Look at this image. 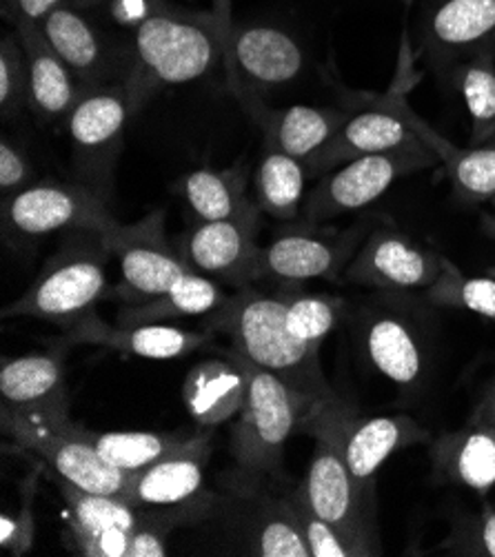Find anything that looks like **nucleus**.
<instances>
[{"instance_id":"obj_17","label":"nucleus","mask_w":495,"mask_h":557,"mask_svg":"<svg viewBox=\"0 0 495 557\" xmlns=\"http://www.w3.org/2000/svg\"><path fill=\"white\" fill-rule=\"evenodd\" d=\"M230 83L256 94L281 91L300 81L307 55L300 42L285 29L249 23L230 29L227 38Z\"/></svg>"},{"instance_id":"obj_31","label":"nucleus","mask_w":495,"mask_h":557,"mask_svg":"<svg viewBox=\"0 0 495 557\" xmlns=\"http://www.w3.org/2000/svg\"><path fill=\"white\" fill-rule=\"evenodd\" d=\"M251 511L245 516L243 542L247 555L258 557H311L285 495L271 497L262 491L249 493Z\"/></svg>"},{"instance_id":"obj_29","label":"nucleus","mask_w":495,"mask_h":557,"mask_svg":"<svg viewBox=\"0 0 495 557\" xmlns=\"http://www.w3.org/2000/svg\"><path fill=\"white\" fill-rule=\"evenodd\" d=\"M65 429L89 442L91 447L114 467L138 473L168 456L185 449L196 433H164V431H94L72 418L63 420Z\"/></svg>"},{"instance_id":"obj_2","label":"nucleus","mask_w":495,"mask_h":557,"mask_svg":"<svg viewBox=\"0 0 495 557\" xmlns=\"http://www.w3.org/2000/svg\"><path fill=\"white\" fill-rule=\"evenodd\" d=\"M230 21L223 12H189L156 5L132 38V70L125 89L134 114L168 87L205 78L227 55Z\"/></svg>"},{"instance_id":"obj_27","label":"nucleus","mask_w":495,"mask_h":557,"mask_svg":"<svg viewBox=\"0 0 495 557\" xmlns=\"http://www.w3.org/2000/svg\"><path fill=\"white\" fill-rule=\"evenodd\" d=\"M14 32L18 34L27 55L29 109H34V114L42 121L67 119L85 87L61 55L53 51L40 25L16 23Z\"/></svg>"},{"instance_id":"obj_24","label":"nucleus","mask_w":495,"mask_h":557,"mask_svg":"<svg viewBox=\"0 0 495 557\" xmlns=\"http://www.w3.org/2000/svg\"><path fill=\"white\" fill-rule=\"evenodd\" d=\"M0 400L10 411L70 416L65 360L57 351L25 354L0 362Z\"/></svg>"},{"instance_id":"obj_26","label":"nucleus","mask_w":495,"mask_h":557,"mask_svg":"<svg viewBox=\"0 0 495 557\" xmlns=\"http://www.w3.org/2000/svg\"><path fill=\"white\" fill-rule=\"evenodd\" d=\"M429 458L440 480L484 495L495 488V426L471 418L431 442Z\"/></svg>"},{"instance_id":"obj_13","label":"nucleus","mask_w":495,"mask_h":557,"mask_svg":"<svg viewBox=\"0 0 495 557\" xmlns=\"http://www.w3.org/2000/svg\"><path fill=\"white\" fill-rule=\"evenodd\" d=\"M371 305L358 320L362 351L382 377L407 396H416L431 369V336L422 313L394 300Z\"/></svg>"},{"instance_id":"obj_37","label":"nucleus","mask_w":495,"mask_h":557,"mask_svg":"<svg viewBox=\"0 0 495 557\" xmlns=\"http://www.w3.org/2000/svg\"><path fill=\"white\" fill-rule=\"evenodd\" d=\"M296 518V524L307 542L311 557H362L358 546L349 542L334 524L320 518L305 495L302 482L283 493Z\"/></svg>"},{"instance_id":"obj_21","label":"nucleus","mask_w":495,"mask_h":557,"mask_svg":"<svg viewBox=\"0 0 495 557\" xmlns=\"http://www.w3.org/2000/svg\"><path fill=\"white\" fill-rule=\"evenodd\" d=\"M213 331H189L174 324H109L96 313L63 331L61 341L76 347H100L147 360H178L211 341Z\"/></svg>"},{"instance_id":"obj_10","label":"nucleus","mask_w":495,"mask_h":557,"mask_svg":"<svg viewBox=\"0 0 495 557\" xmlns=\"http://www.w3.org/2000/svg\"><path fill=\"white\" fill-rule=\"evenodd\" d=\"M437 156L426 147H398L382 153L356 158L320 176L302 205V215L309 225H322L345 213L360 211L387 194L400 178L429 170Z\"/></svg>"},{"instance_id":"obj_44","label":"nucleus","mask_w":495,"mask_h":557,"mask_svg":"<svg viewBox=\"0 0 495 557\" xmlns=\"http://www.w3.org/2000/svg\"><path fill=\"white\" fill-rule=\"evenodd\" d=\"M491 202V209L484 213V218H482V227H484V232L491 236V238H495V198L493 200H488Z\"/></svg>"},{"instance_id":"obj_42","label":"nucleus","mask_w":495,"mask_h":557,"mask_svg":"<svg viewBox=\"0 0 495 557\" xmlns=\"http://www.w3.org/2000/svg\"><path fill=\"white\" fill-rule=\"evenodd\" d=\"M65 5V0H3V14L5 18L16 23H36L42 25V21Z\"/></svg>"},{"instance_id":"obj_41","label":"nucleus","mask_w":495,"mask_h":557,"mask_svg":"<svg viewBox=\"0 0 495 557\" xmlns=\"http://www.w3.org/2000/svg\"><path fill=\"white\" fill-rule=\"evenodd\" d=\"M34 183V166L27 153L8 138L0 140V198L21 194Z\"/></svg>"},{"instance_id":"obj_9","label":"nucleus","mask_w":495,"mask_h":557,"mask_svg":"<svg viewBox=\"0 0 495 557\" xmlns=\"http://www.w3.org/2000/svg\"><path fill=\"white\" fill-rule=\"evenodd\" d=\"M0 215L3 238L10 245L78 230L107 232L119 222L112 213V202L78 181L34 183L21 194L3 198Z\"/></svg>"},{"instance_id":"obj_28","label":"nucleus","mask_w":495,"mask_h":557,"mask_svg":"<svg viewBox=\"0 0 495 557\" xmlns=\"http://www.w3.org/2000/svg\"><path fill=\"white\" fill-rule=\"evenodd\" d=\"M249 377L238 358H209L196 364L183 384V403L189 416L205 429H213L238 416L245 405Z\"/></svg>"},{"instance_id":"obj_20","label":"nucleus","mask_w":495,"mask_h":557,"mask_svg":"<svg viewBox=\"0 0 495 557\" xmlns=\"http://www.w3.org/2000/svg\"><path fill=\"white\" fill-rule=\"evenodd\" d=\"M418 145L424 143L409 127L389 91L387 96L373 98L358 114H351L343 129L307 162V172L309 178L324 176L356 158Z\"/></svg>"},{"instance_id":"obj_30","label":"nucleus","mask_w":495,"mask_h":557,"mask_svg":"<svg viewBox=\"0 0 495 557\" xmlns=\"http://www.w3.org/2000/svg\"><path fill=\"white\" fill-rule=\"evenodd\" d=\"M230 294L220 289V283L196 271L183 273L178 281L156 298L127 305L116 322L119 324H170L183 318H209L227 302Z\"/></svg>"},{"instance_id":"obj_46","label":"nucleus","mask_w":495,"mask_h":557,"mask_svg":"<svg viewBox=\"0 0 495 557\" xmlns=\"http://www.w3.org/2000/svg\"><path fill=\"white\" fill-rule=\"evenodd\" d=\"M493 145H495V140H493Z\"/></svg>"},{"instance_id":"obj_18","label":"nucleus","mask_w":495,"mask_h":557,"mask_svg":"<svg viewBox=\"0 0 495 557\" xmlns=\"http://www.w3.org/2000/svg\"><path fill=\"white\" fill-rule=\"evenodd\" d=\"M70 509L67 544L85 557H127L132 533L143 524V516L121 495H102L53 480Z\"/></svg>"},{"instance_id":"obj_4","label":"nucleus","mask_w":495,"mask_h":557,"mask_svg":"<svg viewBox=\"0 0 495 557\" xmlns=\"http://www.w3.org/2000/svg\"><path fill=\"white\" fill-rule=\"evenodd\" d=\"M109 253L102 232H70L21 298L3 307V320L34 318L70 329L96 313L107 298Z\"/></svg>"},{"instance_id":"obj_35","label":"nucleus","mask_w":495,"mask_h":557,"mask_svg":"<svg viewBox=\"0 0 495 557\" xmlns=\"http://www.w3.org/2000/svg\"><path fill=\"white\" fill-rule=\"evenodd\" d=\"M281 287L287 302V329L298 341L320 347L322 341L338 329L347 313V300L329 294H305L300 285H273Z\"/></svg>"},{"instance_id":"obj_15","label":"nucleus","mask_w":495,"mask_h":557,"mask_svg":"<svg viewBox=\"0 0 495 557\" xmlns=\"http://www.w3.org/2000/svg\"><path fill=\"white\" fill-rule=\"evenodd\" d=\"M445 256L416 243L394 227H378L341 275V285L371 287L387 294L426 292L445 271Z\"/></svg>"},{"instance_id":"obj_1","label":"nucleus","mask_w":495,"mask_h":557,"mask_svg":"<svg viewBox=\"0 0 495 557\" xmlns=\"http://www.w3.org/2000/svg\"><path fill=\"white\" fill-rule=\"evenodd\" d=\"M207 326L225 333L236 354L281 377L292 388L309 409L305 426L324 413L347 409L322 373L320 347L298 341L287 329V302L281 287L271 292L256 285L236 289L223 307L207 318Z\"/></svg>"},{"instance_id":"obj_36","label":"nucleus","mask_w":495,"mask_h":557,"mask_svg":"<svg viewBox=\"0 0 495 557\" xmlns=\"http://www.w3.org/2000/svg\"><path fill=\"white\" fill-rule=\"evenodd\" d=\"M424 296L435 307L469 311L495 322V277L465 275L449 258L445 260L443 275Z\"/></svg>"},{"instance_id":"obj_22","label":"nucleus","mask_w":495,"mask_h":557,"mask_svg":"<svg viewBox=\"0 0 495 557\" xmlns=\"http://www.w3.org/2000/svg\"><path fill=\"white\" fill-rule=\"evenodd\" d=\"M420 47L433 67H458L495 47V0H443L422 21Z\"/></svg>"},{"instance_id":"obj_11","label":"nucleus","mask_w":495,"mask_h":557,"mask_svg":"<svg viewBox=\"0 0 495 557\" xmlns=\"http://www.w3.org/2000/svg\"><path fill=\"white\" fill-rule=\"evenodd\" d=\"M318 227L305 222V227L285 230L260 247L258 283L302 285L318 277L341 283L343 271L371 234L373 220H358L349 230Z\"/></svg>"},{"instance_id":"obj_23","label":"nucleus","mask_w":495,"mask_h":557,"mask_svg":"<svg viewBox=\"0 0 495 557\" xmlns=\"http://www.w3.org/2000/svg\"><path fill=\"white\" fill-rule=\"evenodd\" d=\"M407 76H398L392 87L394 100L400 109V114L416 132V136L437 156V162H443L449 183L460 200L467 202H486L495 198V145L467 147L460 149L445 136H440L429 123H424L407 100Z\"/></svg>"},{"instance_id":"obj_25","label":"nucleus","mask_w":495,"mask_h":557,"mask_svg":"<svg viewBox=\"0 0 495 557\" xmlns=\"http://www.w3.org/2000/svg\"><path fill=\"white\" fill-rule=\"evenodd\" d=\"M338 440L351 475L360 482L373 484L378 469L394 454L424 444L431 435L409 416H349L338 426Z\"/></svg>"},{"instance_id":"obj_12","label":"nucleus","mask_w":495,"mask_h":557,"mask_svg":"<svg viewBox=\"0 0 495 557\" xmlns=\"http://www.w3.org/2000/svg\"><path fill=\"white\" fill-rule=\"evenodd\" d=\"M104 245L119 262V283L109 287L107 298L121 300L125 305H140L168 292L183 273L187 264L168 238L164 227V211L156 209L134 225H121L102 232Z\"/></svg>"},{"instance_id":"obj_7","label":"nucleus","mask_w":495,"mask_h":557,"mask_svg":"<svg viewBox=\"0 0 495 557\" xmlns=\"http://www.w3.org/2000/svg\"><path fill=\"white\" fill-rule=\"evenodd\" d=\"M3 433L18 451L32 454L53 480L102 495H125L132 473L107 462L89 442L65 429L70 416L3 409Z\"/></svg>"},{"instance_id":"obj_16","label":"nucleus","mask_w":495,"mask_h":557,"mask_svg":"<svg viewBox=\"0 0 495 557\" xmlns=\"http://www.w3.org/2000/svg\"><path fill=\"white\" fill-rule=\"evenodd\" d=\"M40 29L85 89L125 83L132 70V42H121L70 5L51 12Z\"/></svg>"},{"instance_id":"obj_45","label":"nucleus","mask_w":495,"mask_h":557,"mask_svg":"<svg viewBox=\"0 0 495 557\" xmlns=\"http://www.w3.org/2000/svg\"><path fill=\"white\" fill-rule=\"evenodd\" d=\"M400 3H405V5H411V3H413V0H400Z\"/></svg>"},{"instance_id":"obj_8","label":"nucleus","mask_w":495,"mask_h":557,"mask_svg":"<svg viewBox=\"0 0 495 557\" xmlns=\"http://www.w3.org/2000/svg\"><path fill=\"white\" fill-rule=\"evenodd\" d=\"M125 83L85 89L67 116V136L76 181L114 200L116 164L123 153L125 129L134 119Z\"/></svg>"},{"instance_id":"obj_6","label":"nucleus","mask_w":495,"mask_h":557,"mask_svg":"<svg viewBox=\"0 0 495 557\" xmlns=\"http://www.w3.org/2000/svg\"><path fill=\"white\" fill-rule=\"evenodd\" d=\"M211 458V429L198 431L185 449L132 473L123 495L143 518L168 529L189 527L207 520L220 497L207 486V465Z\"/></svg>"},{"instance_id":"obj_19","label":"nucleus","mask_w":495,"mask_h":557,"mask_svg":"<svg viewBox=\"0 0 495 557\" xmlns=\"http://www.w3.org/2000/svg\"><path fill=\"white\" fill-rule=\"evenodd\" d=\"M247 116L260 127L264 149H276L302 160L305 164L332 140L349 121L351 111L336 107L294 104L287 109L267 107L260 94L230 83Z\"/></svg>"},{"instance_id":"obj_5","label":"nucleus","mask_w":495,"mask_h":557,"mask_svg":"<svg viewBox=\"0 0 495 557\" xmlns=\"http://www.w3.org/2000/svg\"><path fill=\"white\" fill-rule=\"evenodd\" d=\"M349 416L351 409L347 407L324 413L302 429V433L315 440L302 488L313 511L354 542L362 557H371L382 555L375 520V484L356 480L343 458L338 426Z\"/></svg>"},{"instance_id":"obj_39","label":"nucleus","mask_w":495,"mask_h":557,"mask_svg":"<svg viewBox=\"0 0 495 557\" xmlns=\"http://www.w3.org/2000/svg\"><path fill=\"white\" fill-rule=\"evenodd\" d=\"M36 488H38V469L27 475V480L21 488V507L14 513L3 511V516H0V546H3V550L14 557L25 555L34 546Z\"/></svg>"},{"instance_id":"obj_3","label":"nucleus","mask_w":495,"mask_h":557,"mask_svg":"<svg viewBox=\"0 0 495 557\" xmlns=\"http://www.w3.org/2000/svg\"><path fill=\"white\" fill-rule=\"evenodd\" d=\"M232 354L247 371L249 386L230 437L234 460L230 486L236 495H249L262 491L267 480L279 478L285 444L294 431L305 426L309 409L281 377L256 367L234 349Z\"/></svg>"},{"instance_id":"obj_38","label":"nucleus","mask_w":495,"mask_h":557,"mask_svg":"<svg viewBox=\"0 0 495 557\" xmlns=\"http://www.w3.org/2000/svg\"><path fill=\"white\" fill-rule=\"evenodd\" d=\"M29 107V67L18 34H5L0 40V114L16 119Z\"/></svg>"},{"instance_id":"obj_40","label":"nucleus","mask_w":495,"mask_h":557,"mask_svg":"<svg viewBox=\"0 0 495 557\" xmlns=\"http://www.w3.org/2000/svg\"><path fill=\"white\" fill-rule=\"evenodd\" d=\"M440 548L451 555L495 557V509L458 518Z\"/></svg>"},{"instance_id":"obj_43","label":"nucleus","mask_w":495,"mask_h":557,"mask_svg":"<svg viewBox=\"0 0 495 557\" xmlns=\"http://www.w3.org/2000/svg\"><path fill=\"white\" fill-rule=\"evenodd\" d=\"M471 418L495 426V375H493L488 388L484 392V396H482V400H480V405L475 407V413H473Z\"/></svg>"},{"instance_id":"obj_14","label":"nucleus","mask_w":495,"mask_h":557,"mask_svg":"<svg viewBox=\"0 0 495 557\" xmlns=\"http://www.w3.org/2000/svg\"><path fill=\"white\" fill-rule=\"evenodd\" d=\"M260 213V207L251 200L230 218L196 222L178 240V251L187 269L236 289L256 285Z\"/></svg>"},{"instance_id":"obj_33","label":"nucleus","mask_w":495,"mask_h":557,"mask_svg":"<svg viewBox=\"0 0 495 557\" xmlns=\"http://www.w3.org/2000/svg\"><path fill=\"white\" fill-rule=\"evenodd\" d=\"M181 191L196 222L230 218L251 202L243 164L230 170H196L181 181Z\"/></svg>"},{"instance_id":"obj_34","label":"nucleus","mask_w":495,"mask_h":557,"mask_svg":"<svg viewBox=\"0 0 495 557\" xmlns=\"http://www.w3.org/2000/svg\"><path fill=\"white\" fill-rule=\"evenodd\" d=\"M456 81L471 116V145L495 140V47L473 53L458 65Z\"/></svg>"},{"instance_id":"obj_32","label":"nucleus","mask_w":495,"mask_h":557,"mask_svg":"<svg viewBox=\"0 0 495 557\" xmlns=\"http://www.w3.org/2000/svg\"><path fill=\"white\" fill-rule=\"evenodd\" d=\"M307 164L276 149H264L256 170V205L273 220H296L305 200Z\"/></svg>"}]
</instances>
